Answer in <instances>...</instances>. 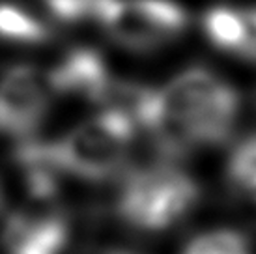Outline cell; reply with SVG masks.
<instances>
[{
  "instance_id": "3",
  "label": "cell",
  "mask_w": 256,
  "mask_h": 254,
  "mask_svg": "<svg viewBox=\"0 0 256 254\" xmlns=\"http://www.w3.org/2000/svg\"><path fill=\"white\" fill-rule=\"evenodd\" d=\"M198 202L194 180L168 162L131 170L116 196L122 222L142 232H164L180 224Z\"/></svg>"
},
{
  "instance_id": "1",
  "label": "cell",
  "mask_w": 256,
  "mask_h": 254,
  "mask_svg": "<svg viewBox=\"0 0 256 254\" xmlns=\"http://www.w3.org/2000/svg\"><path fill=\"white\" fill-rule=\"evenodd\" d=\"M152 136L163 159H178L194 146L220 144L240 112V96L206 68L182 71L163 88L122 84L118 101Z\"/></svg>"
},
{
  "instance_id": "7",
  "label": "cell",
  "mask_w": 256,
  "mask_h": 254,
  "mask_svg": "<svg viewBox=\"0 0 256 254\" xmlns=\"http://www.w3.org/2000/svg\"><path fill=\"white\" fill-rule=\"evenodd\" d=\"M202 30L217 49L242 56L247 43V24L243 12L228 6L210 8L202 17Z\"/></svg>"
},
{
  "instance_id": "2",
  "label": "cell",
  "mask_w": 256,
  "mask_h": 254,
  "mask_svg": "<svg viewBox=\"0 0 256 254\" xmlns=\"http://www.w3.org/2000/svg\"><path fill=\"white\" fill-rule=\"evenodd\" d=\"M136 122L122 106H107L62 138L40 144L43 157L56 172L101 182L114 176L128 159Z\"/></svg>"
},
{
  "instance_id": "12",
  "label": "cell",
  "mask_w": 256,
  "mask_h": 254,
  "mask_svg": "<svg viewBox=\"0 0 256 254\" xmlns=\"http://www.w3.org/2000/svg\"><path fill=\"white\" fill-rule=\"evenodd\" d=\"M243 17H245V24H247V43H245L242 58L256 62V6L243 10Z\"/></svg>"
},
{
  "instance_id": "6",
  "label": "cell",
  "mask_w": 256,
  "mask_h": 254,
  "mask_svg": "<svg viewBox=\"0 0 256 254\" xmlns=\"http://www.w3.org/2000/svg\"><path fill=\"white\" fill-rule=\"evenodd\" d=\"M45 77L50 92L96 105L112 106L120 90V84L108 73L105 58L90 47H75L66 52Z\"/></svg>"
},
{
  "instance_id": "10",
  "label": "cell",
  "mask_w": 256,
  "mask_h": 254,
  "mask_svg": "<svg viewBox=\"0 0 256 254\" xmlns=\"http://www.w3.org/2000/svg\"><path fill=\"white\" fill-rule=\"evenodd\" d=\"M182 254H252V248L243 234L219 228L192 238Z\"/></svg>"
},
{
  "instance_id": "4",
  "label": "cell",
  "mask_w": 256,
  "mask_h": 254,
  "mask_svg": "<svg viewBox=\"0 0 256 254\" xmlns=\"http://www.w3.org/2000/svg\"><path fill=\"white\" fill-rule=\"evenodd\" d=\"M94 19L108 38L135 52L159 49L189 26V15L174 0H100Z\"/></svg>"
},
{
  "instance_id": "5",
  "label": "cell",
  "mask_w": 256,
  "mask_h": 254,
  "mask_svg": "<svg viewBox=\"0 0 256 254\" xmlns=\"http://www.w3.org/2000/svg\"><path fill=\"white\" fill-rule=\"evenodd\" d=\"M49 84L34 66L15 64L8 68L0 88V124L8 136L30 142L47 116Z\"/></svg>"
},
{
  "instance_id": "9",
  "label": "cell",
  "mask_w": 256,
  "mask_h": 254,
  "mask_svg": "<svg viewBox=\"0 0 256 254\" xmlns=\"http://www.w3.org/2000/svg\"><path fill=\"white\" fill-rule=\"evenodd\" d=\"M0 30L8 42L15 43H43L49 40V28L40 19L21 6L4 2L0 10Z\"/></svg>"
},
{
  "instance_id": "11",
  "label": "cell",
  "mask_w": 256,
  "mask_h": 254,
  "mask_svg": "<svg viewBox=\"0 0 256 254\" xmlns=\"http://www.w3.org/2000/svg\"><path fill=\"white\" fill-rule=\"evenodd\" d=\"M100 0H43L49 15L62 24H75L96 15Z\"/></svg>"
},
{
  "instance_id": "8",
  "label": "cell",
  "mask_w": 256,
  "mask_h": 254,
  "mask_svg": "<svg viewBox=\"0 0 256 254\" xmlns=\"http://www.w3.org/2000/svg\"><path fill=\"white\" fill-rule=\"evenodd\" d=\"M226 178L236 194L256 204V134L243 138L230 154Z\"/></svg>"
}]
</instances>
